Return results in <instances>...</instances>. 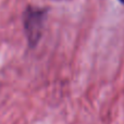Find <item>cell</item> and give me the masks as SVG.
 <instances>
[{
  "label": "cell",
  "mask_w": 124,
  "mask_h": 124,
  "mask_svg": "<svg viewBox=\"0 0 124 124\" xmlns=\"http://www.w3.org/2000/svg\"><path fill=\"white\" fill-rule=\"evenodd\" d=\"M56 1H62V0H56Z\"/></svg>",
  "instance_id": "3"
},
{
  "label": "cell",
  "mask_w": 124,
  "mask_h": 124,
  "mask_svg": "<svg viewBox=\"0 0 124 124\" xmlns=\"http://www.w3.org/2000/svg\"><path fill=\"white\" fill-rule=\"evenodd\" d=\"M119 1H120L121 3H123V4H124V0H119Z\"/></svg>",
  "instance_id": "2"
},
{
  "label": "cell",
  "mask_w": 124,
  "mask_h": 124,
  "mask_svg": "<svg viewBox=\"0 0 124 124\" xmlns=\"http://www.w3.org/2000/svg\"><path fill=\"white\" fill-rule=\"evenodd\" d=\"M47 13V8L31 6V4L24 10L22 21H23L24 34L30 48H35L40 41L44 34Z\"/></svg>",
  "instance_id": "1"
}]
</instances>
